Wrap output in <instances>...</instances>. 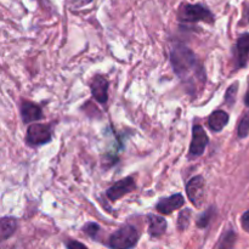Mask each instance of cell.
<instances>
[{"label":"cell","mask_w":249,"mask_h":249,"mask_svg":"<svg viewBox=\"0 0 249 249\" xmlns=\"http://www.w3.org/2000/svg\"><path fill=\"white\" fill-rule=\"evenodd\" d=\"M172 60L174 71L180 79L191 88L192 92H196L197 88H201L206 83V72L195 53L184 45H175L172 51Z\"/></svg>","instance_id":"6da1fadb"},{"label":"cell","mask_w":249,"mask_h":249,"mask_svg":"<svg viewBox=\"0 0 249 249\" xmlns=\"http://www.w3.org/2000/svg\"><path fill=\"white\" fill-rule=\"evenodd\" d=\"M139 237V231L134 226L125 225L109 237L108 246L112 249H131L136 246Z\"/></svg>","instance_id":"7a4b0ae2"},{"label":"cell","mask_w":249,"mask_h":249,"mask_svg":"<svg viewBox=\"0 0 249 249\" xmlns=\"http://www.w3.org/2000/svg\"><path fill=\"white\" fill-rule=\"evenodd\" d=\"M179 18L185 22H199L203 21L207 23H213L214 15L211 10L201 4H184L180 6Z\"/></svg>","instance_id":"3957f363"},{"label":"cell","mask_w":249,"mask_h":249,"mask_svg":"<svg viewBox=\"0 0 249 249\" xmlns=\"http://www.w3.org/2000/svg\"><path fill=\"white\" fill-rule=\"evenodd\" d=\"M186 194L190 202L199 208L206 199V181L202 177H195L186 186Z\"/></svg>","instance_id":"277c9868"},{"label":"cell","mask_w":249,"mask_h":249,"mask_svg":"<svg viewBox=\"0 0 249 249\" xmlns=\"http://www.w3.org/2000/svg\"><path fill=\"white\" fill-rule=\"evenodd\" d=\"M51 140V128L48 124H33L27 129V142L38 146Z\"/></svg>","instance_id":"5b68a950"},{"label":"cell","mask_w":249,"mask_h":249,"mask_svg":"<svg viewBox=\"0 0 249 249\" xmlns=\"http://www.w3.org/2000/svg\"><path fill=\"white\" fill-rule=\"evenodd\" d=\"M208 145V136L201 125H195L192 129V140L190 146V157L196 158L203 155Z\"/></svg>","instance_id":"8992f818"},{"label":"cell","mask_w":249,"mask_h":249,"mask_svg":"<svg viewBox=\"0 0 249 249\" xmlns=\"http://www.w3.org/2000/svg\"><path fill=\"white\" fill-rule=\"evenodd\" d=\"M134 189H135V182H134L133 178H125V179L119 180L113 186L109 187L106 195L111 201H117V199H121L122 197L133 191Z\"/></svg>","instance_id":"52a82bcc"},{"label":"cell","mask_w":249,"mask_h":249,"mask_svg":"<svg viewBox=\"0 0 249 249\" xmlns=\"http://www.w3.org/2000/svg\"><path fill=\"white\" fill-rule=\"evenodd\" d=\"M184 196L180 194H175L173 196L163 198L158 202L157 211L162 214H172L174 211L181 208L184 206Z\"/></svg>","instance_id":"ba28073f"},{"label":"cell","mask_w":249,"mask_h":249,"mask_svg":"<svg viewBox=\"0 0 249 249\" xmlns=\"http://www.w3.org/2000/svg\"><path fill=\"white\" fill-rule=\"evenodd\" d=\"M91 92L92 96L100 102L106 104L108 99V82L101 75H97L91 82Z\"/></svg>","instance_id":"9c48e42d"},{"label":"cell","mask_w":249,"mask_h":249,"mask_svg":"<svg viewBox=\"0 0 249 249\" xmlns=\"http://www.w3.org/2000/svg\"><path fill=\"white\" fill-rule=\"evenodd\" d=\"M236 60L238 67H245L249 62V33H245L238 38L236 44Z\"/></svg>","instance_id":"30bf717a"},{"label":"cell","mask_w":249,"mask_h":249,"mask_svg":"<svg viewBox=\"0 0 249 249\" xmlns=\"http://www.w3.org/2000/svg\"><path fill=\"white\" fill-rule=\"evenodd\" d=\"M21 116L24 123H31L43 118V111L33 102H23L21 106Z\"/></svg>","instance_id":"8fae6325"},{"label":"cell","mask_w":249,"mask_h":249,"mask_svg":"<svg viewBox=\"0 0 249 249\" xmlns=\"http://www.w3.org/2000/svg\"><path fill=\"white\" fill-rule=\"evenodd\" d=\"M148 220V232L151 236H162L163 233L167 230V221L160 215H156V214H148L147 215Z\"/></svg>","instance_id":"7c38bea8"},{"label":"cell","mask_w":249,"mask_h":249,"mask_svg":"<svg viewBox=\"0 0 249 249\" xmlns=\"http://www.w3.org/2000/svg\"><path fill=\"white\" fill-rule=\"evenodd\" d=\"M229 123V114L225 111L213 112L208 118V125L213 131H220L228 125Z\"/></svg>","instance_id":"4fadbf2b"},{"label":"cell","mask_w":249,"mask_h":249,"mask_svg":"<svg viewBox=\"0 0 249 249\" xmlns=\"http://www.w3.org/2000/svg\"><path fill=\"white\" fill-rule=\"evenodd\" d=\"M17 229L16 219L5 216L0 221V231H1V240H6L10 236L14 235V232Z\"/></svg>","instance_id":"5bb4252c"},{"label":"cell","mask_w":249,"mask_h":249,"mask_svg":"<svg viewBox=\"0 0 249 249\" xmlns=\"http://www.w3.org/2000/svg\"><path fill=\"white\" fill-rule=\"evenodd\" d=\"M236 242V233L233 231H229L225 236H224L223 241H221L219 249H232Z\"/></svg>","instance_id":"9a60e30c"},{"label":"cell","mask_w":249,"mask_h":249,"mask_svg":"<svg viewBox=\"0 0 249 249\" xmlns=\"http://www.w3.org/2000/svg\"><path fill=\"white\" fill-rule=\"evenodd\" d=\"M190 218H191V212L189 209H185L181 213L179 214V219H178V226H179V230H185V229L189 228L190 224Z\"/></svg>","instance_id":"2e32d148"},{"label":"cell","mask_w":249,"mask_h":249,"mask_svg":"<svg viewBox=\"0 0 249 249\" xmlns=\"http://www.w3.org/2000/svg\"><path fill=\"white\" fill-rule=\"evenodd\" d=\"M249 134V112L243 116V118L241 119L240 125H238V136L240 138H246Z\"/></svg>","instance_id":"e0dca14e"},{"label":"cell","mask_w":249,"mask_h":249,"mask_svg":"<svg viewBox=\"0 0 249 249\" xmlns=\"http://www.w3.org/2000/svg\"><path fill=\"white\" fill-rule=\"evenodd\" d=\"M237 90H238V84L237 83H235V84L231 85V87L228 89V91H226L225 102L229 105V106H231V105L235 104L236 95H237Z\"/></svg>","instance_id":"ac0fdd59"},{"label":"cell","mask_w":249,"mask_h":249,"mask_svg":"<svg viewBox=\"0 0 249 249\" xmlns=\"http://www.w3.org/2000/svg\"><path fill=\"white\" fill-rule=\"evenodd\" d=\"M83 230H84L85 233H88L89 236H91V237H96L100 228H99V225H96V224L89 223V224H87L84 228H83Z\"/></svg>","instance_id":"d6986e66"},{"label":"cell","mask_w":249,"mask_h":249,"mask_svg":"<svg viewBox=\"0 0 249 249\" xmlns=\"http://www.w3.org/2000/svg\"><path fill=\"white\" fill-rule=\"evenodd\" d=\"M67 1H68V4L73 7H82V6H84V5L91 2L92 0H67Z\"/></svg>","instance_id":"ffe728a7"},{"label":"cell","mask_w":249,"mask_h":249,"mask_svg":"<svg viewBox=\"0 0 249 249\" xmlns=\"http://www.w3.org/2000/svg\"><path fill=\"white\" fill-rule=\"evenodd\" d=\"M67 248L68 249H88L84 245H83V243L78 242V241H70V242L67 243Z\"/></svg>","instance_id":"44dd1931"},{"label":"cell","mask_w":249,"mask_h":249,"mask_svg":"<svg viewBox=\"0 0 249 249\" xmlns=\"http://www.w3.org/2000/svg\"><path fill=\"white\" fill-rule=\"evenodd\" d=\"M209 216H211V213L208 212V213H206V215H203V216H201V218H199V220H198L199 228H206V226L208 225Z\"/></svg>","instance_id":"7402d4cb"},{"label":"cell","mask_w":249,"mask_h":249,"mask_svg":"<svg viewBox=\"0 0 249 249\" xmlns=\"http://www.w3.org/2000/svg\"><path fill=\"white\" fill-rule=\"evenodd\" d=\"M242 228L249 233V211L246 212L242 216Z\"/></svg>","instance_id":"603a6c76"},{"label":"cell","mask_w":249,"mask_h":249,"mask_svg":"<svg viewBox=\"0 0 249 249\" xmlns=\"http://www.w3.org/2000/svg\"><path fill=\"white\" fill-rule=\"evenodd\" d=\"M245 102H246V105H247V106H249V91L247 92V95H246Z\"/></svg>","instance_id":"cb8c5ba5"},{"label":"cell","mask_w":249,"mask_h":249,"mask_svg":"<svg viewBox=\"0 0 249 249\" xmlns=\"http://www.w3.org/2000/svg\"><path fill=\"white\" fill-rule=\"evenodd\" d=\"M247 17H248V21H249V10H248V14H247Z\"/></svg>","instance_id":"d4e9b609"}]
</instances>
